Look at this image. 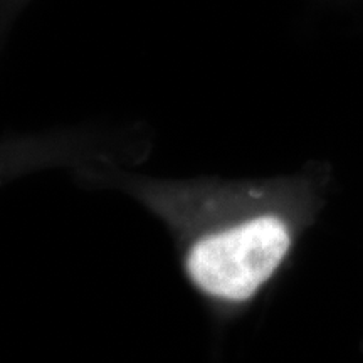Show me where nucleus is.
<instances>
[{
    "instance_id": "f03ea898",
    "label": "nucleus",
    "mask_w": 363,
    "mask_h": 363,
    "mask_svg": "<svg viewBox=\"0 0 363 363\" xmlns=\"http://www.w3.org/2000/svg\"><path fill=\"white\" fill-rule=\"evenodd\" d=\"M4 6H2V12H4V26L7 24L9 21L16 16L17 12L21 11L22 7L26 6L29 0H2Z\"/></svg>"
},
{
    "instance_id": "f257e3e1",
    "label": "nucleus",
    "mask_w": 363,
    "mask_h": 363,
    "mask_svg": "<svg viewBox=\"0 0 363 363\" xmlns=\"http://www.w3.org/2000/svg\"><path fill=\"white\" fill-rule=\"evenodd\" d=\"M136 194L190 230L185 274L217 301L240 305L264 288L293 244L278 190L264 184H138Z\"/></svg>"
}]
</instances>
